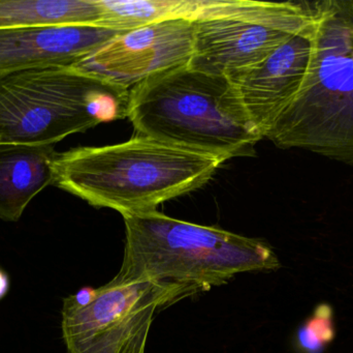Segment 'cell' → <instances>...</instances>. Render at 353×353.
Returning <instances> with one entry per match:
<instances>
[{
    "mask_svg": "<svg viewBox=\"0 0 353 353\" xmlns=\"http://www.w3.org/2000/svg\"><path fill=\"white\" fill-rule=\"evenodd\" d=\"M221 159L138 136L119 144L79 147L54 160V184L97 207L149 213L207 184Z\"/></svg>",
    "mask_w": 353,
    "mask_h": 353,
    "instance_id": "1",
    "label": "cell"
},
{
    "mask_svg": "<svg viewBox=\"0 0 353 353\" xmlns=\"http://www.w3.org/2000/svg\"><path fill=\"white\" fill-rule=\"evenodd\" d=\"M123 263L114 279L151 281L180 300L249 271H277L271 247L257 238L174 219L157 211L123 217Z\"/></svg>",
    "mask_w": 353,
    "mask_h": 353,
    "instance_id": "2",
    "label": "cell"
},
{
    "mask_svg": "<svg viewBox=\"0 0 353 353\" xmlns=\"http://www.w3.org/2000/svg\"><path fill=\"white\" fill-rule=\"evenodd\" d=\"M128 117L142 136L223 162L252 157L263 139L230 79L188 66L132 87Z\"/></svg>",
    "mask_w": 353,
    "mask_h": 353,
    "instance_id": "3",
    "label": "cell"
},
{
    "mask_svg": "<svg viewBox=\"0 0 353 353\" xmlns=\"http://www.w3.org/2000/svg\"><path fill=\"white\" fill-rule=\"evenodd\" d=\"M312 2L308 73L265 138L353 167V0Z\"/></svg>",
    "mask_w": 353,
    "mask_h": 353,
    "instance_id": "4",
    "label": "cell"
},
{
    "mask_svg": "<svg viewBox=\"0 0 353 353\" xmlns=\"http://www.w3.org/2000/svg\"><path fill=\"white\" fill-rule=\"evenodd\" d=\"M130 90L79 68L0 77V144L54 145L128 117Z\"/></svg>",
    "mask_w": 353,
    "mask_h": 353,
    "instance_id": "5",
    "label": "cell"
},
{
    "mask_svg": "<svg viewBox=\"0 0 353 353\" xmlns=\"http://www.w3.org/2000/svg\"><path fill=\"white\" fill-rule=\"evenodd\" d=\"M312 20V1L205 0L188 66L234 82Z\"/></svg>",
    "mask_w": 353,
    "mask_h": 353,
    "instance_id": "6",
    "label": "cell"
},
{
    "mask_svg": "<svg viewBox=\"0 0 353 353\" xmlns=\"http://www.w3.org/2000/svg\"><path fill=\"white\" fill-rule=\"evenodd\" d=\"M176 292L151 281L83 288L64 300L62 336L68 353H145L159 309L179 302Z\"/></svg>",
    "mask_w": 353,
    "mask_h": 353,
    "instance_id": "7",
    "label": "cell"
},
{
    "mask_svg": "<svg viewBox=\"0 0 353 353\" xmlns=\"http://www.w3.org/2000/svg\"><path fill=\"white\" fill-rule=\"evenodd\" d=\"M193 21L175 19L123 31L74 68L130 90L146 79L188 66Z\"/></svg>",
    "mask_w": 353,
    "mask_h": 353,
    "instance_id": "8",
    "label": "cell"
},
{
    "mask_svg": "<svg viewBox=\"0 0 353 353\" xmlns=\"http://www.w3.org/2000/svg\"><path fill=\"white\" fill-rule=\"evenodd\" d=\"M312 37L313 20L232 82L263 138L304 83L310 66Z\"/></svg>",
    "mask_w": 353,
    "mask_h": 353,
    "instance_id": "9",
    "label": "cell"
},
{
    "mask_svg": "<svg viewBox=\"0 0 353 353\" xmlns=\"http://www.w3.org/2000/svg\"><path fill=\"white\" fill-rule=\"evenodd\" d=\"M121 32L99 25L0 29V77L76 66Z\"/></svg>",
    "mask_w": 353,
    "mask_h": 353,
    "instance_id": "10",
    "label": "cell"
},
{
    "mask_svg": "<svg viewBox=\"0 0 353 353\" xmlns=\"http://www.w3.org/2000/svg\"><path fill=\"white\" fill-rule=\"evenodd\" d=\"M54 145L0 144V218L16 222L39 192L54 184Z\"/></svg>",
    "mask_w": 353,
    "mask_h": 353,
    "instance_id": "11",
    "label": "cell"
},
{
    "mask_svg": "<svg viewBox=\"0 0 353 353\" xmlns=\"http://www.w3.org/2000/svg\"><path fill=\"white\" fill-rule=\"evenodd\" d=\"M99 0H0V29L97 25Z\"/></svg>",
    "mask_w": 353,
    "mask_h": 353,
    "instance_id": "12",
    "label": "cell"
},
{
    "mask_svg": "<svg viewBox=\"0 0 353 353\" xmlns=\"http://www.w3.org/2000/svg\"><path fill=\"white\" fill-rule=\"evenodd\" d=\"M205 0H99L97 25L118 31L148 26L175 19L194 21Z\"/></svg>",
    "mask_w": 353,
    "mask_h": 353,
    "instance_id": "13",
    "label": "cell"
},
{
    "mask_svg": "<svg viewBox=\"0 0 353 353\" xmlns=\"http://www.w3.org/2000/svg\"><path fill=\"white\" fill-rule=\"evenodd\" d=\"M10 288V280L8 275L0 269V300L6 296Z\"/></svg>",
    "mask_w": 353,
    "mask_h": 353,
    "instance_id": "14",
    "label": "cell"
}]
</instances>
